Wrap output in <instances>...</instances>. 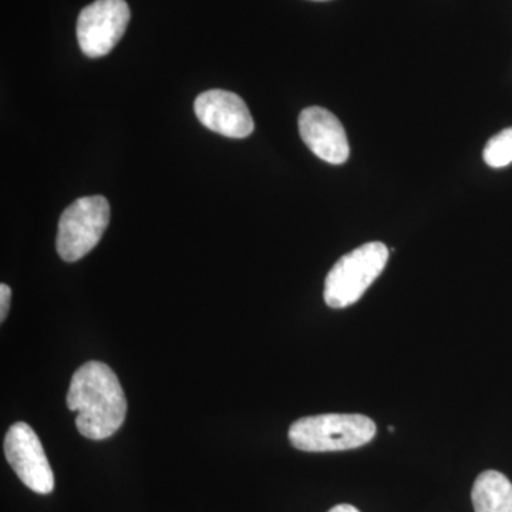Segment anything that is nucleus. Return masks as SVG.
I'll use <instances>...</instances> for the list:
<instances>
[{"mask_svg": "<svg viewBox=\"0 0 512 512\" xmlns=\"http://www.w3.org/2000/svg\"><path fill=\"white\" fill-rule=\"evenodd\" d=\"M375 436V421L363 414L303 417L289 429L292 446L308 453L353 450L365 446Z\"/></svg>", "mask_w": 512, "mask_h": 512, "instance_id": "nucleus-2", "label": "nucleus"}, {"mask_svg": "<svg viewBox=\"0 0 512 512\" xmlns=\"http://www.w3.org/2000/svg\"><path fill=\"white\" fill-rule=\"evenodd\" d=\"M476 512H512V483L498 471L481 473L471 493Z\"/></svg>", "mask_w": 512, "mask_h": 512, "instance_id": "nucleus-9", "label": "nucleus"}, {"mask_svg": "<svg viewBox=\"0 0 512 512\" xmlns=\"http://www.w3.org/2000/svg\"><path fill=\"white\" fill-rule=\"evenodd\" d=\"M318 2H322V0H318Z\"/></svg>", "mask_w": 512, "mask_h": 512, "instance_id": "nucleus-13", "label": "nucleus"}, {"mask_svg": "<svg viewBox=\"0 0 512 512\" xmlns=\"http://www.w3.org/2000/svg\"><path fill=\"white\" fill-rule=\"evenodd\" d=\"M197 119L214 133L229 138L251 136L255 124L245 101L227 90H208L194 103Z\"/></svg>", "mask_w": 512, "mask_h": 512, "instance_id": "nucleus-7", "label": "nucleus"}, {"mask_svg": "<svg viewBox=\"0 0 512 512\" xmlns=\"http://www.w3.org/2000/svg\"><path fill=\"white\" fill-rule=\"evenodd\" d=\"M484 161L491 168H504L512 163V127L495 134L484 148Z\"/></svg>", "mask_w": 512, "mask_h": 512, "instance_id": "nucleus-10", "label": "nucleus"}, {"mask_svg": "<svg viewBox=\"0 0 512 512\" xmlns=\"http://www.w3.org/2000/svg\"><path fill=\"white\" fill-rule=\"evenodd\" d=\"M130 16L126 0H96L86 6L77 19V40L84 55H109L126 32Z\"/></svg>", "mask_w": 512, "mask_h": 512, "instance_id": "nucleus-5", "label": "nucleus"}, {"mask_svg": "<svg viewBox=\"0 0 512 512\" xmlns=\"http://www.w3.org/2000/svg\"><path fill=\"white\" fill-rule=\"evenodd\" d=\"M329 512H360L356 507L350 504H339L333 507Z\"/></svg>", "mask_w": 512, "mask_h": 512, "instance_id": "nucleus-12", "label": "nucleus"}, {"mask_svg": "<svg viewBox=\"0 0 512 512\" xmlns=\"http://www.w3.org/2000/svg\"><path fill=\"white\" fill-rule=\"evenodd\" d=\"M299 133L309 150L326 163H346L350 147L345 128L335 114L322 107H308L299 116Z\"/></svg>", "mask_w": 512, "mask_h": 512, "instance_id": "nucleus-8", "label": "nucleus"}, {"mask_svg": "<svg viewBox=\"0 0 512 512\" xmlns=\"http://www.w3.org/2000/svg\"><path fill=\"white\" fill-rule=\"evenodd\" d=\"M389 261L383 242H367L342 256L330 269L325 281V302L329 308L343 309L362 298L363 293L382 274Z\"/></svg>", "mask_w": 512, "mask_h": 512, "instance_id": "nucleus-3", "label": "nucleus"}, {"mask_svg": "<svg viewBox=\"0 0 512 512\" xmlns=\"http://www.w3.org/2000/svg\"><path fill=\"white\" fill-rule=\"evenodd\" d=\"M110 204L101 195L83 197L64 210L57 231V254L76 262L89 254L109 227Z\"/></svg>", "mask_w": 512, "mask_h": 512, "instance_id": "nucleus-4", "label": "nucleus"}, {"mask_svg": "<svg viewBox=\"0 0 512 512\" xmlns=\"http://www.w3.org/2000/svg\"><path fill=\"white\" fill-rule=\"evenodd\" d=\"M66 403L77 413V430L90 440L114 436L127 416L126 394L119 377L101 362L84 363L74 372Z\"/></svg>", "mask_w": 512, "mask_h": 512, "instance_id": "nucleus-1", "label": "nucleus"}, {"mask_svg": "<svg viewBox=\"0 0 512 512\" xmlns=\"http://www.w3.org/2000/svg\"><path fill=\"white\" fill-rule=\"evenodd\" d=\"M6 460L23 484L37 494L55 490V476L39 437L28 423L18 421L5 437Z\"/></svg>", "mask_w": 512, "mask_h": 512, "instance_id": "nucleus-6", "label": "nucleus"}, {"mask_svg": "<svg viewBox=\"0 0 512 512\" xmlns=\"http://www.w3.org/2000/svg\"><path fill=\"white\" fill-rule=\"evenodd\" d=\"M10 299H12V291L6 284L0 285V320L5 322L6 316H8Z\"/></svg>", "mask_w": 512, "mask_h": 512, "instance_id": "nucleus-11", "label": "nucleus"}]
</instances>
